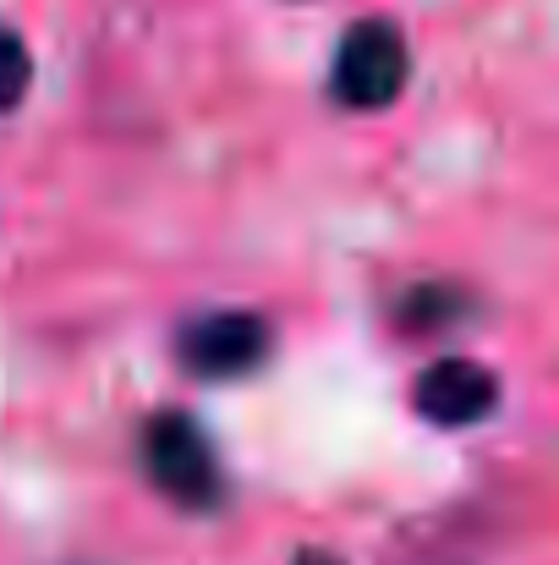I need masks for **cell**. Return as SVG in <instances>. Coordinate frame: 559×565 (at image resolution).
<instances>
[{"instance_id": "cell-3", "label": "cell", "mask_w": 559, "mask_h": 565, "mask_svg": "<svg viewBox=\"0 0 559 565\" xmlns=\"http://www.w3.org/2000/svg\"><path fill=\"white\" fill-rule=\"evenodd\" d=\"M269 319L264 313H247V308H225V313H203L192 319L176 341V358H182L186 374L197 379H236L252 374L264 358H269Z\"/></svg>"}, {"instance_id": "cell-6", "label": "cell", "mask_w": 559, "mask_h": 565, "mask_svg": "<svg viewBox=\"0 0 559 565\" xmlns=\"http://www.w3.org/2000/svg\"><path fill=\"white\" fill-rule=\"evenodd\" d=\"M291 565H346V561H335L330 550H297V555H291Z\"/></svg>"}, {"instance_id": "cell-1", "label": "cell", "mask_w": 559, "mask_h": 565, "mask_svg": "<svg viewBox=\"0 0 559 565\" xmlns=\"http://www.w3.org/2000/svg\"><path fill=\"white\" fill-rule=\"evenodd\" d=\"M143 467H149V483L165 500H176L182 511H214L225 500L219 456H214V445L203 439V428L186 412L149 417V428H143Z\"/></svg>"}, {"instance_id": "cell-4", "label": "cell", "mask_w": 559, "mask_h": 565, "mask_svg": "<svg viewBox=\"0 0 559 565\" xmlns=\"http://www.w3.org/2000/svg\"><path fill=\"white\" fill-rule=\"evenodd\" d=\"M411 401L439 428H472V423H483L499 406V379L488 374L483 363H472V358H439V363H428L417 374Z\"/></svg>"}, {"instance_id": "cell-2", "label": "cell", "mask_w": 559, "mask_h": 565, "mask_svg": "<svg viewBox=\"0 0 559 565\" xmlns=\"http://www.w3.org/2000/svg\"><path fill=\"white\" fill-rule=\"evenodd\" d=\"M406 72H411L406 33L389 17H363V22H352V33L335 50L330 88L346 110H384V105L400 99Z\"/></svg>"}, {"instance_id": "cell-5", "label": "cell", "mask_w": 559, "mask_h": 565, "mask_svg": "<svg viewBox=\"0 0 559 565\" xmlns=\"http://www.w3.org/2000/svg\"><path fill=\"white\" fill-rule=\"evenodd\" d=\"M28 88H33V55H28V44L17 39V28L0 22V116L17 110V105L28 99Z\"/></svg>"}]
</instances>
